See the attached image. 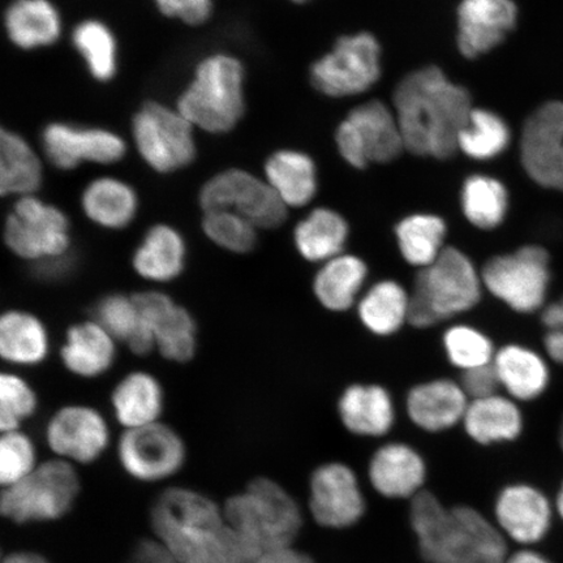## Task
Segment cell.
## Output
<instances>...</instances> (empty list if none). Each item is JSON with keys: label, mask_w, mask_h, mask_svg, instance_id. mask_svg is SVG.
<instances>
[{"label": "cell", "mask_w": 563, "mask_h": 563, "mask_svg": "<svg viewBox=\"0 0 563 563\" xmlns=\"http://www.w3.org/2000/svg\"><path fill=\"white\" fill-rule=\"evenodd\" d=\"M152 527L180 563H255L262 552L232 528L200 492L166 489L152 508Z\"/></svg>", "instance_id": "6da1fadb"}, {"label": "cell", "mask_w": 563, "mask_h": 563, "mask_svg": "<svg viewBox=\"0 0 563 563\" xmlns=\"http://www.w3.org/2000/svg\"><path fill=\"white\" fill-rule=\"evenodd\" d=\"M405 150L420 157L448 159L470 121L471 96L446 79L438 67H426L405 77L394 93Z\"/></svg>", "instance_id": "7a4b0ae2"}, {"label": "cell", "mask_w": 563, "mask_h": 563, "mask_svg": "<svg viewBox=\"0 0 563 563\" xmlns=\"http://www.w3.org/2000/svg\"><path fill=\"white\" fill-rule=\"evenodd\" d=\"M410 520L427 563H505L508 545L501 531L470 506L446 509L433 493L412 498Z\"/></svg>", "instance_id": "3957f363"}, {"label": "cell", "mask_w": 563, "mask_h": 563, "mask_svg": "<svg viewBox=\"0 0 563 563\" xmlns=\"http://www.w3.org/2000/svg\"><path fill=\"white\" fill-rule=\"evenodd\" d=\"M484 292L482 269L467 253L448 245L415 277L408 325L426 330L453 320L481 305Z\"/></svg>", "instance_id": "277c9868"}, {"label": "cell", "mask_w": 563, "mask_h": 563, "mask_svg": "<svg viewBox=\"0 0 563 563\" xmlns=\"http://www.w3.org/2000/svg\"><path fill=\"white\" fill-rule=\"evenodd\" d=\"M228 523L264 553L292 545L301 530L299 505L271 478L257 477L223 506Z\"/></svg>", "instance_id": "5b68a950"}, {"label": "cell", "mask_w": 563, "mask_h": 563, "mask_svg": "<svg viewBox=\"0 0 563 563\" xmlns=\"http://www.w3.org/2000/svg\"><path fill=\"white\" fill-rule=\"evenodd\" d=\"M244 68L234 56L203 59L178 101V111L192 125L210 133L229 132L244 115Z\"/></svg>", "instance_id": "8992f818"}, {"label": "cell", "mask_w": 563, "mask_h": 563, "mask_svg": "<svg viewBox=\"0 0 563 563\" xmlns=\"http://www.w3.org/2000/svg\"><path fill=\"white\" fill-rule=\"evenodd\" d=\"M80 477L74 464L60 457L38 464L24 481L4 488L2 516L13 523L53 522L74 508Z\"/></svg>", "instance_id": "52a82bcc"}, {"label": "cell", "mask_w": 563, "mask_h": 563, "mask_svg": "<svg viewBox=\"0 0 563 563\" xmlns=\"http://www.w3.org/2000/svg\"><path fill=\"white\" fill-rule=\"evenodd\" d=\"M485 291L520 314L541 312L551 288V256L544 246L527 244L493 256L482 267Z\"/></svg>", "instance_id": "ba28073f"}, {"label": "cell", "mask_w": 563, "mask_h": 563, "mask_svg": "<svg viewBox=\"0 0 563 563\" xmlns=\"http://www.w3.org/2000/svg\"><path fill=\"white\" fill-rule=\"evenodd\" d=\"M3 236L13 255L33 264L70 251L67 216L34 196L20 197L15 202L7 217Z\"/></svg>", "instance_id": "9c48e42d"}, {"label": "cell", "mask_w": 563, "mask_h": 563, "mask_svg": "<svg viewBox=\"0 0 563 563\" xmlns=\"http://www.w3.org/2000/svg\"><path fill=\"white\" fill-rule=\"evenodd\" d=\"M200 207L203 213L213 210L235 211L258 230L282 227L288 211L269 183L238 168L216 175L202 187Z\"/></svg>", "instance_id": "30bf717a"}, {"label": "cell", "mask_w": 563, "mask_h": 563, "mask_svg": "<svg viewBox=\"0 0 563 563\" xmlns=\"http://www.w3.org/2000/svg\"><path fill=\"white\" fill-rule=\"evenodd\" d=\"M133 139L147 165L167 174L186 167L196 157L194 125L161 103H147L133 119Z\"/></svg>", "instance_id": "8fae6325"}, {"label": "cell", "mask_w": 563, "mask_h": 563, "mask_svg": "<svg viewBox=\"0 0 563 563\" xmlns=\"http://www.w3.org/2000/svg\"><path fill=\"white\" fill-rule=\"evenodd\" d=\"M335 141L341 156L356 168L386 164L405 150L397 117L379 101L352 110L338 126Z\"/></svg>", "instance_id": "7c38bea8"}, {"label": "cell", "mask_w": 563, "mask_h": 563, "mask_svg": "<svg viewBox=\"0 0 563 563\" xmlns=\"http://www.w3.org/2000/svg\"><path fill=\"white\" fill-rule=\"evenodd\" d=\"M379 55L382 48L372 34L346 35L312 66L313 87L335 98L361 95L375 86L382 75Z\"/></svg>", "instance_id": "4fadbf2b"}, {"label": "cell", "mask_w": 563, "mask_h": 563, "mask_svg": "<svg viewBox=\"0 0 563 563\" xmlns=\"http://www.w3.org/2000/svg\"><path fill=\"white\" fill-rule=\"evenodd\" d=\"M123 470L139 482L157 483L179 473L187 448L179 433L164 422L125 429L118 442Z\"/></svg>", "instance_id": "5bb4252c"}, {"label": "cell", "mask_w": 563, "mask_h": 563, "mask_svg": "<svg viewBox=\"0 0 563 563\" xmlns=\"http://www.w3.org/2000/svg\"><path fill=\"white\" fill-rule=\"evenodd\" d=\"M46 442L60 460L89 464L100 460L109 448L110 428L93 407L65 406L48 420Z\"/></svg>", "instance_id": "9a60e30c"}, {"label": "cell", "mask_w": 563, "mask_h": 563, "mask_svg": "<svg viewBox=\"0 0 563 563\" xmlns=\"http://www.w3.org/2000/svg\"><path fill=\"white\" fill-rule=\"evenodd\" d=\"M522 162L539 186L563 192V103L549 102L528 118Z\"/></svg>", "instance_id": "2e32d148"}, {"label": "cell", "mask_w": 563, "mask_h": 563, "mask_svg": "<svg viewBox=\"0 0 563 563\" xmlns=\"http://www.w3.org/2000/svg\"><path fill=\"white\" fill-rule=\"evenodd\" d=\"M309 509L316 522L323 527L347 528L364 516L362 488L347 464L330 462L317 467L309 482Z\"/></svg>", "instance_id": "e0dca14e"}, {"label": "cell", "mask_w": 563, "mask_h": 563, "mask_svg": "<svg viewBox=\"0 0 563 563\" xmlns=\"http://www.w3.org/2000/svg\"><path fill=\"white\" fill-rule=\"evenodd\" d=\"M42 144L48 161L62 170H73L82 162L114 164L126 151L124 141L115 133L66 123L47 125Z\"/></svg>", "instance_id": "ac0fdd59"}, {"label": "cell", "mask_w": 563, "mask_h": 563, "mask_svg": "<svg viewBox=\"0 0 563 563\" xmlns=\"http://www.w3.org/2000/svg\"><path fill=\"white\" fill-rule=\"evenodd\" d=\"M554 506L530 484H511L499 493L496 518L501 531L519 544L532 545L551 531Z\"/></svg>", "instance_id": "d6986e66"}, {"label": "cell", "mask_w": 563, "mask_h": 563, "mask_svg": "<svg viewBox=\"0 0 563 563\" xmlns=\"http://www.w3.org/2000/svg\"><path fill=\"white\" fill-rule=\"evenodd\" d=\"M512 0H463L457 9V46L468 59L495 48L517 24Z\"/></svg>", "instance_id": "ffe728a7"}, {"label": "cell", "mask_w": 563, "mask_h": 563, "mask_svg": "<svg viewBox=\"0 0 563 563\" xmlns=\"http://www.w3.org/2000/svg\"><path fill=\"white\" fill-rule=\"evenodd\" d=\"M468 405L461 383L450 378L415 385L406 397L408 418L427 433H442L462 424Z\"/></svg>", "instance_id": "44dd1931"}, {"label": "cell", "mask_w": 563, "mask_h": 563, "mask_svg": "<svg viewBox=\"0 0 563 563\" xmlns=\"http://www.w3.org/2000/svg\"><path fill=\"white\" fill-rule=\"evenodd\" d=\"M342 426L358 438H384L396 426V404L389 390L378 384H352L338 399Z\"/></svg>", "instance_id": "7402d4cb"}, {"label": "cell", "mask_w": 563, "mask_h": 563, "mask_svg": "<svg viewBox=\"0 0 563 563\" xmlns=\"http://www.w3.org/2000/svg\"><path fill=\"white\" fill-rule=\"evenodd\" d=\"M369 482L387 498H413L422 490L427 464L418 450L404 442L385 443L371 457Z\"/></svg>", "instance_id": "603a6c76"}, {"label": "cell", "mask_w": 563, "mask_h": 563, "mask_svg": "<svg viewBox=\"0 0 563 563\" xmlns=\"http://www.w3.org/2000/svg\"><path fill=\"white\" fill-rule=\"evenodd\" d=\"M493 367L506 396L518 404L533 402L551 386L552 373L547 358L525 344L508 343L497 349Z\"/></svg>", "instance_id": "cb8c5ba5"}, {"label": "cell", "mask_w": 563, "mask_h": 563, "mask_svg": "<svg viewBox=\"0 0 563 563\" xmlns=\"http://www.w3.org/2000/svg\"><path fill=\"white\" fill-rule=\"evenodd\" d=\"M464 432L478 445L517 441L525 431V415L517 400L497 393L482 399L470 400L462 421Z\"/></svg>", "instance_id": "d4e9b609"}, {"label": "cell", "mask_w": 563, "mask_h": 563, "mask_svg": "<svg viewBox=\"0 0 563 563\" xmlns=\"http://www.w3.org/2000/svg\"><path fill=\"white\" fill-rule=\"evenodd\" d=\"M368 277L367 263L344 252L320 265L313 278L314 298L327 311L347 312L362 298Z\"/></svg>", "instance_id": "484cf974"}, {"label": "cell", "mask_w": 563, "mask_h": 563, "mask_svg": "<svg viewBox=\"0 0 563 563\" xmlns=\"http://www.w3.org/2000/svg\"><path fill=\"white\" fill-rule=\"evenodd\" d=\"M60 358L73 375L97 378L114 365L117 341L97 321L79 322L68 329Z\"/></svg>", "instance_id": "4316f807"}, {"label": "cell", "mask_w": 563, "mask_h": 563, "mask_svg": "<svg viewBox=\"0 0 563 563\" xmlns=\"http://www.w3.org/2000/svg\"><path fill=\"white\" fill-rule=\"evenodd\" d=\"M187 264V244L178 230L156 224L132 256L133 271L146 280L167 284L180 277Z\"/></svg>", "instance_id": "83f0119b"}, {"label": "cell", "mask_w": 563, "mask_h": 563, "mask_svg": "<svg viewBox=\"0 0 563 563\" xmlns=\"http://www.w3.org/2000/svg\"><path fill=\"white\" fill-rule=\"evenodd\" d=\"M111 406L119 424L125 429L151 426L158 422L164 412V389L151 373L132 372L115 386Z\"/></svg>", "instance_id": "f1b7e54d"}, {"label": "cell", "mask_w": 563, "mask_h": 563, "mask_svg": "<svg viewBox=\"0 0 563 563\" xmlns=\"http://www.w3.org/2000/svg\"><path fill=\"white\" fill-rule=\"evenodd\" d=\"M362 325L376 336L402 330L410 314V291L396 279H382L365 288L356 305Z\"/></svg>", "instance_id": "f546056e"}, {"label": "cell", "mask_w": 563, "mask_h": 563, "mask_svg": "<svg viewBox=\"0 0 563 563\" xmlns=\"http://www.w3.org/2000/svg\"><path fill=\"white\" fill-rule=\"evenodd\" d=\"M347 221L328 208H317L294 231V243L308 263L323 264L342 255L349 242Z\"/></svg>", "instance_id": "4dcf8cb0"}, {"label": "cell", "mask_w": 563, "mask_h": 563, "mask_svg": "<svg viewBox=\"0 0 563 563\" xmlns=\"http://www.w3.org/2000/svg\"><path fill=\"white\" fill-rule=\"evenodd\" d=\"M51 350L47 329L37 316L11 309L0 319V355L20 367L45 362Z\"/></svg>", "instance_id": "1f68e13d"}, {"label": "cell", "mask_w": 563, "mask_h": 563, "mask_svg": "<svg viewBox=\"0 0 563 563\" xmlns=\"http://www.w3.org/2000/svg\"><path fill=\"white\" fill-rule=\"evenodd\" d=\"M4 23L10 40L24 51L51 46L62 32L59 12L48 0H15Z\"/></svg>", "instance_id": "d6a6232c"}, {"label": "cell", "mask_w": 563, "mask_h": 563, "mask_svg": "<svg viewBox=\"0 0 563 563\" xmlns=\"http://www.w3.org/2000/svg\"><path fill=\"white\" fill-rule=\"evenodd\" d=\"M81 206L89 220L102 229L122 230L135 220L139 200L126 183L109 178L96 179L82 194Z\"/></svg>", "instance_id": "836d02e7"}, {"label": "cell", "mask_w": 563, "mask_h": 563, "mask_svg": "<svg viewBox=\"0 0 563 563\" xmlns=\"http://www.w3.org/2000/svg\"><path fill=\"white\" fill-rule=\"evenodd\" d=\"M266 181L287 208H301L311 202L317 191L316 167L306 154L280 151L267 159Z\"/></svg>", "instance_id": "e575fe53"}, {"label": "cell", "mask_w": 563, "mask_h": 563, "mask_svg": "<svg viewBox=\"0 0 563 563\" xmlns=\"http://www.w3.org/2000/svg\"><path fill=\"white\" fill-rule=\"evenodd\" d=\"M448 227L441 217L412 214L397 224L396 236L405 263L421 271L432 265L446 249Z\"/></svg>", "instance_id": "d590c367"}, {"label": "cell", "mask_w": 563, "mask_h": 563, "mask_svg": "<svg viewBox=\"0 0 563 563\" xmlns=\"http://www.w3.org/2000/svg\"><path fill=\"white\" fill-rule=\"evenodd\" d=\"M42 183V165L31 145L12 131L0 136V192L33 196Z\"/></svg>", "instance_id": "8d00e7d4"}, {"label": "cell", "mask_w": 563, "mask_h": 563, "mask_svg": "<svg viewBox=\"0 0 563 563\" xmlns=\"http://www.w3.org/2000/svg\"><path fill=\"white\" fill-rule=\"evenodd\" d=\"M462 209L467 221L478 230L501 227L509 210V195L501 181L489 176H471L462 189Z\"/></svg>", "instance_id": "74e56055"}, {"label": "cell", "mask_w": 563, "mask_h": 563, "mask_svg": "<svg viewBox=\"0 0 563 563\" xmlns=\"http://www.w3.org/2000/svg\"><path fill=\"white\" fill-rule=\"evenodd\" d=\"M73 41L95 79L109 81L114 77L118 65L117 41L108 26L98 20L84 21L76 26Z\"/></svg>", "instance_id": "f35d334b"}, {"label": "cell", "mask_w": 563, "mask_h": 563, "mask_svg": "<svg viewBox=\"0 0 563 563\" xmlns=\"http://www.w3.org/2000/svg\"><path fill=\"white\" fill-rule=\"evenodd\" d=\"M510 130L495 112L473 110L470 121L461 133L457 146L475 159H490L501 154L508 147Z\"/></svg>", "instance_id": "ab89813d"}, {"label": "cell", "mask_w": 563, "mask_h": 563, "mask_svg": "<svg viewBox=\"0 0 563 563\" xmlns=\"http://www.w3.org/2000/svg\"><path fill=\"white\" fill-rule=\"evenodd\" d=\"M442 347L450 364L461 372L493 364L497 349L490 338L471 325L457 323L442 335Z\"/></svg>", "instance_id": "60d3db41"}, {"label": "cell", "mask_w": 563, "mask_h": 563, "mask_svg": "<svg viewBox=\"0 0 563 563\" xmlns=\"http://www.w3.org/2000/svg\"><path fill=\"white\" fill-rule=\"evenodd\" d=\"M156 349L168 362L187 363L196 355L197 327L194 316L179 305L170 308L156 330Z\"/></svg>", "instance_id": "b9f144b4"}, {"label": "cell", "mask_w": 563, "mask_h": 563, "mask_svg": "<svg viewBox=\"0 0 563 563\" xmlns=\"http://www.w3.org/2000/svg\"><path fill=\"white\" fill-rule=\"evenodd\" d=\"M257 230L235 211L213 210L203 213V234L211 243L236 255H245L256 249Z\"/></svg>", "instance_id": "7bdbcfd3"}, {"label": "cell", "mask_w": 563, "mask_h": 563, "mask_svg": "<svg viewBox=\"0 0 563 563\" xmlns=\"http://www.w3.org/2000/svg\"><path fill=\"white\" fill-rule=\"evenodd\" d=\"M38 408L37 394L23 377L13 373L0 376V429L2 432L18 431Z\"/></svg>", "instance_id": "ee69618b"}, {"label": "cell", "mask_w": 563, "mask_h": 563, "mask_svg": "<svg viewBox=\"0 0 563 563\" xmlns=\"http://www.w3.org/2000/svg\"><path fill=\"white\" fill-rule=\"evenodd\" d=\"M37 466V453L30 435L21 429L4 432L0 439V483L3 488L24 481Z\"/></svg>", "instance_id": "f6af8a7d"}, {"label": "cell", "mask_w": 563, "mask_h": 563, "mask_svg": "<svg viewBox=\"0 0 563 563\" xmlns=\"http://www.w3.org/2000/svg\"><path fill=\"white\" fill-rule=\"evenodd\" d=\"M95 321L115 341L129 343L139 329V311L133 297L123 294L106 295L97 302Z\"/></svg>", "instance_id": "bcb514c9"}, {"label": "cell", "mask_w": 563, "mask_h": 563, "mask_svg": "<svg viewBox=\"0 0 563 563\" xmlns=\"http://www.w3.org/2000/svg\"><path fill=\"white\" fill-rule=\"evenodd\" d=\"M158 9L168 18L179 19L188 25H201L213 12L211 0H156Z\"/></svg>", "instance_id": "7dc6e473"}, {"label": "cell", "mask_w": 563, "mask_h": 563, "mask_svg": "<svg viewBox=\"0 0 563 563\" xmlns=\"http://www.w3.org/2000/svg\"><path fill=\"white\" fill-rule=\"evenodd\" d=\"M460 383L470 400L495 396L501 389L493 364L462 372Z\"/></svg>", "instance_id": "c3c4849f"}, {"label": "cell", "mask_w": 563, "mask_h": 563, "mask_svg": "<svg viewBox=\"0 0 563 563\" xmlns=\"http://www.w3.org/2000/svg\"><path fill=\"white\" fill-rule=\"evenodd\" d=\"M126 563H180L161 540L144 539L139 541Z\"/></svg>", "instance_id": "681fc988"}, {"label": "cell", "mask_w": 563, "mask_h": 563, "mask_svg": "<svg viewBox=\"0 0 563 563\" xmlns=\"http://www.w3.org/2000/svg\"><path fill=\"white\" fill-rule=\"evenodd\" d=\"M75 258L67 253L65 256L44 260L33 264L34 276L44 282L66 279L75 269Z\"/></svg>", "instance_id": "f907efd6"}, {"label": "cell", "mask_w": 563, "mask_h": 563, "mask_svg": "<svg viewBox=\"0 0 563 563\" xmlns=\"http://www.w3.org/2000/svg\"><path fill=\"white\" fill-rule=\"evenodd\" d=\"M255 563H314V561L292 545H286L260 554Z\"/></svg>", "instance_id": "816d5d0a"}, {"label": "cell", "mask_w": 563, "mask_h": 563, "mask_svg": "<svg viewBox=\"0 0 563 563\" xmlns=\"http://www.w3.org/2000/svg\"><path fill=\"white\" fill-rule=\"evenodd\" d=\"M543 344L549 361L563 367V329L547 330Z\"/></svg>", "instance_id": "f5cc1de1"}, {"label": "cell", "mask_w": 563, "mask_h": 563, "mask_svg": "<svg viewBox=\"0 0 563 563\" xmlns=\"http://www.w3.org/2000/svg\"><path fill=\"white\" fill-rule=\"evenodd\" d=\"M540 320L547 330L563 329V297L541 309Z\"/></svg>", "instance_id": "db71d44e"}, {"label": "cell", "mask_w": 563, "mask_h": 563, "mask_svg": "<svg viewBox=\"0 0 563 563\" xmlns=\"http://www.w3.org/2000/svg\"><path fill=\"white\" fill-rule=\"evenodd\" d=\"M505 563H553L551 560H548L545 555L540 554L534 551H520L516 554L509 555L508 560Z\"/></svg>", "instance_id": "11a10c76"}, {"label": "cell", "mask_w": 563, "mask_h": 563, "mask_svg": "<svg viewBox=\"0 0 563 563\" xmlns=\"http://www.w3.org/2000/svg\"><path fill=\"white\" fill-rule=\"evenodd\" d=\"M3 563H51L44 555L34 552H13L3 560Z\"/></svg>", "instance_id": "9f6ffc18"}, {"label": "cell", "mask_w": 563, "mask_h": 563, "mask_svg": "<svg viewBox=\"0 0 563 563\" xmlns=\"http://www.w3.org/2000/svg\"><path fill=\"white\" fill-rule=\"evenodd\" d=\"M554 510L559 514V517L563 520V482L558 493V497H555L554 501Z\"/></svg>", "instance_id": "6f0895ef"}, {"label": "cell", "mask_w": 563, "mask_h": 563, "mask_svg": "<svg viewBox=\"0 0 563 563\" xmlns=\"http://www.w3.org/2000/svg\"><path fill=\"white\" fill-rule=\"evenodd\" d=\"M559 442H560V448L563 453V418L561 420V424H560V429H559Z\"/></svg>", "instance_id": "680465c9"}, {"label": "cell", "mask_w": 563, "mask_h": 563, "mask_svg": "<svg viewBox=\"0 0 563 563\" xmlns=\"http://www.w3.org/2000/svg\"><path fill=\"white\" fill-rule=\"evenodd\" d=\"M292 2H295V3H306V2H308V0H292Z\"/></svg>", "instance_id": "91938a15"}]
</instances>
